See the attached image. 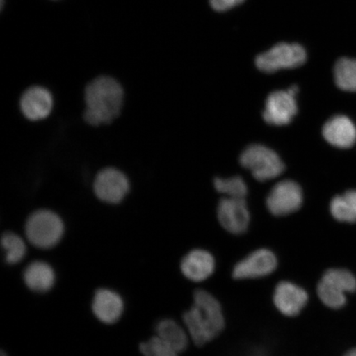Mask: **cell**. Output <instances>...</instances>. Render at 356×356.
I'll list each match as a JSON object with an SVG mask.
<instances>
[{"label":"cell","instance_id":"cell-13","mask_svg":"<svg viewBox=\"0 0 356 356\" xmlns=\"http://www.w3.org/2000/svg\"><path fill=\"white\" fill-rule=\"evenodd\" d=\"M216 267L215 257L210 252L200 248L190 251L181 262L182 274L193 282H202L210 278L215 273Z\"/></svg>","mask_w":356,"mask_h":356},{"label":"cell","instance_id":"cell-7","mask_svg":"<svg viewBox=\"0 0 356 356\" xmlns=\"http://www.w3.org/2000/svg\"><path fill=\"white\" fill-rule=\"evenodd\" d=\"M278 266V258L268 248L253 251L234 266L232 277L235 280H254L268 277Z\"/></svg>","mask_w":356,"mask_h":356},{"label":"cell","instance_id":"cell-5","mask_svg":"<svg viewBox=\"0 0 356 356\" xmlns=\"http://www.w3.org/2000/svg\"><path fill=\"white\" fill-rule=\"evenodd\" d=\"M240 163L259 181L274 179L284 170V164L278 154L261 145L248 147L240 156Z\"/></svg>","mask_w":356,"mask_h":356},{"label":"cell","instance_id":"cell-19","mask_svg":"<svg viewBox=\"0 0 356 356\" xmlns=\"http://www.w3.org/2000/svg\"><path fill=\"white\" fill-rule=\"evenodd\" d=\"M333 219L346 225L356 224V191L337 195L330 203Z\"/></svg>","mask_w":356,"mask_h":356},{"label":"cell","instance_id":"cell-9","mask_svg":"<svg viewBox=\"0 0 356 356\" xmlns=\"http://www.w3.org/2000/svg\"><path fill=\"white\" fill-rule=\"evenodd\" d=\"M309 296L306 289L289 280L277 284L273 293V304L277 309L289 318L296 317L308 305Z\"/></svg>","mask_w":356,"mask_h":356},{"label":"cell","instance_id":"cell-6","mask_svg":"<svg viewBox=\"0 0 356 356\" xmlns=\"http://www.w3.org/2000/svg\"><path fill=\"white\" fill-rule=\"evenodd\" d=\"M306 60V51L300 44L280 43L258 56L256 65L262 72L273 74L283 69L297 68Z\"/></svg>","mask_w":356,"mask_h":356},{"label":"cell","instance_id":"cell-4","mask_svg":"<svg viewBox=\"0 0 356 356\" xmlns=\"http://www.w3.org/2000/svg\"><path fill=\"white\" fill-rule=\"evenodd\" d=\"M64 222L60 216L51 211H35L29 218L25 232L33 246L42 249L51 248L60 242L64 234Z\"/></svg>","mask_w":356,"mask_h":356},{"label":"cell","instance_id":"cell-24","mask_svg":"<svg viewBox=\"0 0 356 356\" xmlns=\"http://www.w3.org/2000/svg\"><path fill=\"white\" fill-rule=\"evenodd\" d=\"M244 0H211V4L213 10L226 11L238 6Z\"/></svg>","mask_w":356,"mask_h":356},{"label":"cell","instance_id":"cell-3","mask_svg":"<svg viewBox=\"0 0 356 356\" xmlns=\"http://www.w3.org/2000/svg\"><path fill=\"white\" fill-rule=\"evenodd\" d=\"M316 291L325 308L340 310L347 305L348 296L356 291V275L346 267H329L323 271Z\"/></svg>","mask_w":356,"mask_h":356},{"label":"cell","instance_id":"cell-11","mask_svg":"<svg viewBox=\"0 0 356 356\" xmlns=\"http://www.w3.org/2000/svg\"><path fill=\"white\" fill-rule=\"evenodd\" d=\"M296 96L289 89L270 93L262 113L264 121L274 126H286L291 123L298 113Z\"/></svg>","mask_w":356,"mask_h":356},{"label":"cell","instance_id":"cell-21","mask_svg":"<svg viewBox=\"0 0 356 356\" xmlns=\"http://www.w3.org/2000/svg\"><path fill=\"white\" fill-rule=\"evenodd\" d=\"M1 243L7 264H17L24 259L26 252V244L19 235L12 232L4 233Z\"/></svg>","mask_w":356,"mask_h":356},{"label":"cell","instance_id":"cell-8","mask_svg":"<svg viewBox=\"0 0 356 356\" xmlns=\"http://www.w3.org/2000/svg\"><path fill=\"white\" fill-rule=\"evenodd\" d=\"M302 191L299 184L291 180L278 182L266 198V207L275 216H286L299 211L302 204Z\"/></svg>","mask_w":356,"mask_h":356},{"label":"cell","instance_id":"cell-18","mask_svg":"<svg viewBox=\"0 0 356 356\" xmlns=\"http://www.w3.org/2000/svg\"><path fill=\"white\" fill-rule=\"evenodd\" d=\"M157 336L178 353H182L188 346V333L175 320L163 319L156 326Z\"/></svg>","mask_w":356,"mask_h":356},{"label":"cell","instance_id":"cell-15","mask_svg":"<svg viewBox=\"0 0 356 356\" xmlns=\"http://www.w3.org/2000/svg\"><path fill=\"white\" fill-rule=\"evenodd\" d=\"M323 135L329 144L341 149H348L356 142V127L345 115H336L324 124Z\"/></svg>","mask_w":356,"mask_h":356},{"label":"cell","instance_id":"cell-27","mask_svg":"<svg viewBox=\"0 0 356 356\" xmlns=\"http://www.w3.org/2000/svg\"><path fill=\"white\" fill-rule=\"evenodd\" d=\"M0 356H8V355L6 353H4V351L2 350L1 354H0Z\"/></svg>","mask_w":356,"mask_h":356},{"label":"cell","instance_id":"cell-16","mask_svg":"<svg viewBox=\"0 0 356 356\" xmlns=\"http://www.w3.org/2000/svg\"><path fill=\"white\" fill-rule=\"evenodd\" d=\"M124 302L122 297L108 289H100L95 293L92 301V311L101 322L113 324L122 317Z\"/></svg>","mask_w":356,"mask_h":356},{"label":"cell","instance_id":"cell-25","mask_svg":"<svg viewBox=\"0 0 356 356\" xmlns=\"http://www.w3.org/2000/svg\"><path fill=\"white\" fill-rule=\"evenodd\" d=\"M342 356H356V347L347 350Z\"/></svg>","mask_w":356,"mask_h":356},{"label":"cell","instance_id":"cell-12","mask_svg":"<svg viewBox=\"0 0 356 356\" xmlns=\"http://www.w3.org/2000/svg\"><path fill=\"white\" fill-rule=\"evenodd\" d=\"M217 213L222 228L234 235L246 232L250 224V213L242 198L222 199L218 206Z\"/></svg>","mask_w":356,"mask_h":356},{"label":"cell","instance_id":"cell-1","mask_svg":"<svg viewBox=\"0 0 356 356\" xmlns=\"http://www.w3.org/2000/svg\"><path fill=\"white\" fill-rule=\"evenodd\" d=\"M194 304L184 315V322L195 345L202 346L224 331L225 318L219 300L210 292L197 289Z\"/></svg>","mask_w":356,"mask_h":356},{"label":"cell","instance_id":"cell-2","mask_svg":"<svg viewBox=\"0 0 356 356\" xmlns=\"http://www.w3.org/2000/svg\"><path fill=\"white\" fill-rule=\"evenodd\" d=\"M123 99L124 91L117 80L97 78L86 87L83 118L91 126L113 122L121 113Z\"/></svg>","mask_w":356,"mask_h":356},{"label":"cell","instance_id":"cell-20","mask_svg":"<svg viewBox=\"0 0 356 356\" xmlns=\"http://www.w3.org/2000/svg\"><path fill=\"white\" fill-rule=\"evenodd\" d=\"M334 77L341 90L356 92V60L341 58L334 68Z\"/></svg>","mask_w":356,"mask_h":356},{"label":"cell","instance_id":"cell-17","mask_svg":"<svg viewBox=\"0 0 356 356\" xmlns=\"http://www.w3.org/2000/svg\"><path fill=\"white\" fill-rule=\"evenodd\" d=\"M24 280L26 286L39 293L47 292L54 286L56 274L47 262L37 261L30 264L24 270Z\"/></svg>","mask_w":356,"mask_h":356},{"label":"cell","instance_id":"cell-10","mask_svg":"<svg viewBox=\"0 0 356 356\" xmlns=\"http://www.w3.org/2000/svg\"><path fill=\"white\" fill-rule=\"evenodd\" d=\"M93 189L97 197L102 202L118 204L126 197L130 184L123 172L109 168L104 169L97 175Z\"/></svg>","mask_w":356,"mask_h":356},{"label":"cell","instance_id":"cell-14","mask_svg":"<svg viewBox=\"0 0 356 356\" xmlns=\"http://www.w3.org/2000/svg\"><path fill=\"white\" fill-rule=\"evenodd\" d=\"M20 108L22 114L30 121L47 118L53 108L51 93L43 87L30 88L21 97Z\"/></svg>","mask_w":356,"mask_h":356},{"label":"cell","instance_id":"cell-22","mask_svg":"<svg viewBox=\"0 0 356 356\" xmlns=\"http://www.w3.org/2000/svg\"><path fill=\"white\" fill-rule=\"evenodd\" d=\"M213 185L219 193L225 194L230 198L244 199L248 193L247 186L240 177L227 178V179L217 177L213 181Z\"/></svg>","mask_w":356,"mask_h":356},{"label":"cell","instance_id":"cell-26","mask_svg":"<svg viewBox=\"0 0 356 356\" xmlns=\"http://www.w3.org/2000/svg\"><path fill=\"white\" fill-rule=\"evenodd\" d=\"M252 356H264V354H262L261 353H257L252 355Z\"/></svg>","mask_w":356,"mask_h":356},{"label":"cell","instance_id":"cell-23","mask_svg":"<svg viewBox=\"0 0 356 356\" xmlns=\"http://www.w3.org/2000/svg\"><path fill=\"white\" fill-rule=\"evenodd\" d=\"M140 350L144 356H178L177 351L158 336L143 342Z\"/></svg>","mask_w":356,"mask_h":356}]
</instances>
